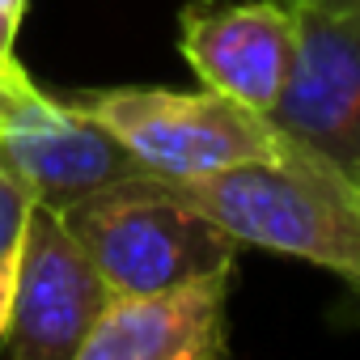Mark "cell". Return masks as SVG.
I'll use <instances>...</instances> for the list:
<instances>
[{
    "mask_svg": "<svg viewBox=\"0 0 360 360\" xmlns=\"http://www.w3.org/2000/svg\"><path fill=\"white\" fill-rule=\"evenodd\" d=\"M22 18H26V0H0V64L18 60L13 56V43H18Z\"/></svg>",
    "mask_w": 360,
    "mask_h": 360,
    "instance_id": "cell-10",
    "label": "cell"
},
{
    "mask_svg": "<svg viewBox=\"0 0 360 360\" xmlns=\"http://www.w3.org/2000/svg\"><path fill=\"white\" fill-rule=\"evenodd\" d=\"M284 5H322V9H360V0H284Z\"/></svg>",
    "mask_w": 360,
    "mask_h": 360,
    "instance_id": "cell-12",
    "label": "cell"
},
{
    "mask_svg": "<svg viewBox=\"0 0 360 360\" xmlns=\"http://www.w3.org/2000/svg\"><path fill=\"white\" fill-rule=\"evenodd\" d=\"M34 204L39 200H34L30 183L18 174V165L0 157V259H9V255L22 250V238H26Z\"/></svg>",
    "mask_w": 360,
    "mask_h": 360,
    "instance_id": "cell-9",
    "label": "cell"
},
{
    "mask_svg": "<svg viewBox=\"0 0 360 360\" xmlns=\"http://www.w3.org/2000/svg\"><path fill=\"white\" fill-rule=\"evenodd\" d=\"M233 267L161 292L115 297L77 360H221L229 356Z\"/></svg>",
    "mask_w": 360,
    "mask_h": 360,
    "instance_id": "cell-8",
    "label": "cell"
},
{
    "mask_svg": "<svg viewBox=\"0 0 360 360\" xmlns=\"http://www.w3.org/2000/svg\"><path fill=\"white\" fill-rule=\"evenodd\" d=\"M0 157L18 165L39 204L60 212L119 178L144 174L110 127L39 89L18 60L0 64Z\"/></svg>",
    "mask_w": 360,
    "mask_h": 360,
    "instance_id": "cell-4",
    "label": "cell"
},
{
    "mask_svg": "<svg viewBox=\"0 0 360 360\" xmlns=\"http://www.w3.org/2000/svg\"><path fill=\"white\" fill-rule=\"evenodd\" d=\"M297 43L267 119L360 183V9L292 5Z\"/></svg>",
    "mask_w": 360,
    "mask_h": 360,
    "instance_id": "cell-6",
    "label": "cell"
},
{
    "mask_svg": "<svg viewBox=\"0 0 360 360\" xmlns=\"http://www.w3.org/2000/svg\"><path fill=\"white\" fill-rule=\"evenodd\" d=\"M60 217L98 263L115 297L161 292L225 271L242 246L187 195L183 183L148 169L68 204Z\"/></svg>",
    "mask_w": 360,
    "mask_h": 360,
    "instance_id": "cell-2",
    "label": "cell"
},
{
    "mask_svg": "<svg viewBox=\"0 0 360 360\" xmlns=\"http://www.w3.org/2000/svg\"><path fill=\"white\" fill-rule=\"evenodd\" d=\"M13 292H18V255L0 259V343H5V330L13 318Z\"/></svg>",
    "mask_w": 360,
    "mask_h": 360,
    "instance_id": "cell-11",
    "label": "cell"
},
{
    "mask_svg": "<svg viewBox=\"0 0 360 360\" xmlns=\"http://www.w3.org/2000/svg\"><path fill=\"white\" fill-rule=\"evenodd\" d=\"M115 301V288L64 225L60 208L34 204L22 250L13 318L0 352L13 360H77L85 335Z\"/></svg>",
    "mask_w": 360,
    "mask_h": 360,
    "instance_id": "cell-5",
    "label": "cell"
},
{
    "mask_svg": "<svg viewBox=\"0 0 360 360\" xmlns=\"http://www.w3.org/2000/svg\"><path fill=\"white\" fill-rule=\"evenodd\" d=\"M85 115L115 131V140L148 169L174 183L217 174L225 165L267 157L284 131L263 115L217 89H161L123 85L77 98Z\"/></svg>",
    "mask_w": 360,
    "mask_h": 360,
    "instance_id": "cell-3",
    "label": "cell"
},
{
    "mask_svg": "<svg viewBox=\"0 0 360 360\" xmlns=\"http://www.w3.org/2000/svg\"><path fill=\"white\" fill-rule=\"evenodd\" d=\"M183 187L242 246L305 259L360 288V183L318 148L284 136L276 153Z\"/></svg>",
    "mask_w": 360,
    "mask_h": 360,
    "instance_id": "cell-1",
    "label": "cell"
},
{
    "mask_svg": "<svg viewBox=\"0 0 360 360\" xmlns=\"http://www.w3.org/2000/svg\"><path fill=\"white\" fill-rule=\"evenodd\" d=\"M297 43V18L284 0H187L178 13V47L200 85L271 110Z\"/></svg>",
    "mask_w": 360,
    "mask_h": 360,
    "instance_id": "cell-7",
    "label": "cell"
}]
</instances>
